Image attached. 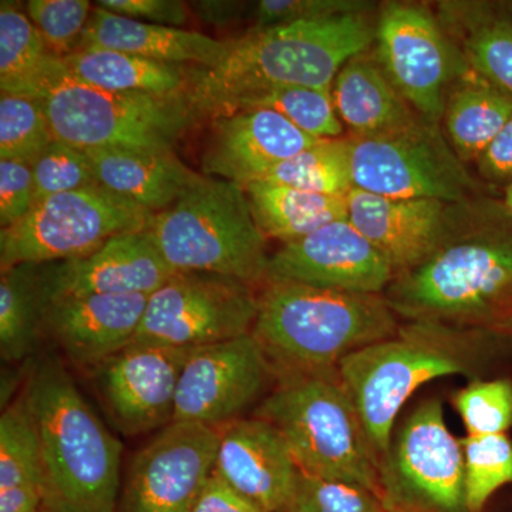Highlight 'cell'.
<instances>
[{"instance_id":"1","label":"cell","mask_w":512,"mask_h":512,"mask_svg":"<svg viewBox=\"0 0 512 512\" xmlns=\"http://www.w3.org/2000/svg\"><path fill=\"white\" fill-rule=\"evenodd\" d=\"M375 35L376 23L367 12L254 28L231 40L220 63L190 74L188 103L198 119H217L278 87L332 90L340 69L352 57L367 52Z\"/></svg>"},{"instance_id":"2","label":"cell","mask_w":512,"mask_h":512,"mask_svg":"<svg viewBox=\"0 0 512 512\" xmlns=\"http://www.w3.org/2000/svg\"><path fill=\"white\" fill-rule=\"evenodd\" d=\"M407 322L494 329L512 319V217L501 201L477 205L426 261L394 276L384 292Z\"/></svg>"},{"instance_id":"3","label":"cell","mask_w":512,"mask_h":512,"mask_svg":"<svg viewBox=\"0 0 512 512\" xmlns=\"http://www.w3.org/2000/svg\"><path fill=\"white\" fill-rule=\"evenodd\" d=\"M397 318L379 293L269 281L252 335L279 376L338 375L345 357L393 338Z\"/></svg>"},{"instance_id":"4","label":"cell","mask_w":512,"mask_h":512,"mask_svg":"<svg viewBox=\"0 0 512 512\" xmlns=\"http://www.w3.org/2000/svg\"><path fill=\"white\" fill-rule=\"evenodd\" d=\"M495 355L490 329L407 322L393 338L345 357L338 377L382 463L397 417L420 387L450 376L478 379L476 372Z\"/></svg>"},{"instance_id":"5","label":"cell","mask_w":512,"mask_h":512,"mask_svg":"<svg viewBox=\"0 0 512 512\" xmlns=\"http://www.w3.org/2000/svg\"><path fill=\"white\" fill-rule=\"evenodd\" d=\"M39 441L43 512H114L123 446L57 363L37 367L22 397Z\"/></svg>"},{"instance_id":"6","label":"cell","mask_w":512,"mask_h":512,"mask_svg":"<svg viewBox=\"0 0 512 512\" xmlns=\"http://www.w3.org/2000/svg\"><path fill=\"white\" fill-rule=\"evenodd\" d=\"M22 94L42 104L57 141L80 150L173 151L197 114L187 94L117 93L82 82L49 55Z\"/></svg>"},{"instance_id":"7","label":"cell","mask_w":512,"mask_h":512,"mask_svg":"<svg viewBox=\"0 0 512 512\" xmlns=\"http://www.w3.org/2000/svg\"><path fill=\"white\" fill-rule=\"evenodd\" d=\"M175 272H205L266 282L271 256L252 215L247 192L222 178H200L147 229Z\"/></svg>"},{"instance_id":"8","label":"cell","mask_w":512,"mask_h":512,"mask_svg":"<svg viewBox=\"0 0 512 512\" xmlns=\"http://www.w3.org/2000/svg\"><path fill=\"white\" fill-rule=\"evenodd\" d=\"M258 417L281 433L302 473L360 485L383 501L379 457L338 375L279 376Z\"/></svg>"},{"instance_id":"9","label":"cell","mask_w":512,"mask_h":512,"mask_svg":"<svg viewBox=\"0 0 512 512\" xmlns=\"http://www.w3.org/2000/svg\"><path fill=\"white\" fill-rule=\"evenodd\" d=\"M153 215L103 185L53 195L2 229V271L83 258L117 235L147 231Z\"/></svg>"},{"instance_id":"10","label":"cell","mask_w":512,"mask_h":512,"mask_svg":"<svg viewBox=\"0 0 512 512\" xmlns=\"http://www.w3.org/2000/svg\"><path fill=\"white\" fill-rule=\"evenodd\" d=\"M349 138L353 188L396 200L476 201L478 184L440 124L417 119L394 133Z\"/></svg>"},{"instance_id":"11","label":"cell","mask_w":512,"mask_h":512,"mask_svg":"<svg viewBox=\"0 0 512 512\" xmlns=\"http://www.w3.org/2000/svg\"><path fill=\"white\" fill-rule=\"evenodd\" d=\"M380 485L387 511L468 512L463 444L439 397L423 400L394 431Z\"/></svg>"},{"instance_id":"12","label":"cell","mask_w":512,"mask_h":512,"mask_svg":"<svg viewBox=\"0 0 512 512\" xmlns=\"http://www.w3.org/2000/svg\"><path fill=\"white\" fill-rule=\"evenodd\" d=\"M259 295L231 276L175 272L148 296L133 343L197 349L241 338L254 329Z\"/></svg>"},{"instance_id":"13","label":"cell","mask_w":512,"mask_h":512,"mask_svg":"<svg viewBox=\"0 0 512 512\" xmlns=\"http://www.w3.org/2000/svg\"><path fill=\"white\" fill-rule=\"evenodd\" d=\"M376 59L421 119L440 124L448 90L470 69L424 6L389 2L376 20Z\"/></svg>"},{"instance_id":"14","label":"cell","mask_w":512,"mask_h":512,"mask_svg":"<svg viewBox=\"0 0 512 512\" xmlns=\"http://www.w3.org/2000/svg\"><path fill=\"white\" fill-rule=\"evenodd\" d=\"M218 429L173 423L133 457L114 512H192L214 471Z\"/></svg>"},{"instance_id":"15","label":"cell","mask_w":512,"mask_h":512,"mask_svg":"<svg viewBox=\"0 0 512 512\" xmlns=\"http://www.w3.org/2000/svg\"><path fill=\"white\" fill-rule=\"evenodd\" d=\"M272 375L252 333L194 349L178 383L173 421L218 429L255 403Z\"/></svg>"},{"instance_id":"16","label":"cell","mask_w":512,"mask_h":512,"mask_svg":"<svg viewBox=\"0 0 512 512\" xmlns=\"http://www.w3.org/2000/svg\"><path fill=\"white\" fill-rule=\"evenodd\" d=\"M394 276L390 262L345 218L282 245L269 259L266 282L384 295Z\"/></svg>"},{"instance_id":"17","label":"cell","mask_w":512,"mask_h":512,"mask_svg":"<svg viewBox=\"0 0 512 512\" xmlns=\"http://www.w3.org/2000/svg\"><path fill=\"white\" fill-rule=\"evenodd\" d=\"M349 221L390 262L394 272L426 261L468 221L477 204L396 200L353 188L346 197Z\"/></svg>"},{"instance_id":"18","label":"cell","mask_w":512,"mask_h":512,"mask_svg":"<svg viewBox=\"0 0 512 512\" xmlns=\"http://www.w3.org/2000/svg\"><path fill=\"white\" fill-rule=\"evenodd\" d=\"M192 350L131 343L97 366L101 397L124 434L173 423L178 383Z\"/></svg>"},{"instance_id":"19","label":"cell","mask_w":512,"mask_h":512,"mask_svg":"<svg viewBox=\"0 0 512 512\" xmlns=\"http://www.w3.org/2000/svg\"><path fill=\"white\" fill-rule=\"evenodd\" d=\"M47 265L37 269L45 303L70 296H150L175 274L147 231L117 235L93 254Z\"/></svg>"},{"instance_id":"20","label":"cell","mask_w":512,"mask_h":512,"mask_svg":"<svg viewBox=\"0 0 512 512\" xmlns=\"http://www.w3.org/2000/svg\"><path fill=\"white\" fill-rule=\"evenodd\" d=\"M212 120L202 173L242 188L320 141L269 109L239 110Z\"/></svg>"},{"instance_id":"21","label":"cell","mask_w":512,"mask_h":512,"mask_svg":"<svg viewBox=\"0 0 512 512\" xmlns=\"http://www.w3.org/2000/svg\"><path fill=\"white\" fill-rule=\"evenodd\" d=\"M212 473L259 510L282 512L291 501L299 470L288 444L269 421L237 419L218 427Z\"/></svg>"},{"instance_id":"22","label":"cell","mask_w":512,"mask_h":512,"mask_svg":"<svg viewBox=\"0 0 512 512\" xmlns=\"http://www.w3.org/2000/svg\"><path fill=\"white\" fill-rule=\"evenodd\" d=\"M147 295L70 296L45 303L43 322L74 363L99 366L136 338Z\"/></svg>"},{"instance_id":"23","label":"cell","mask_w":512,"mask_h":512,"mask_svg":"<svg viewBox=\"0 0 512 512\" xmlns=\"http://www.w3.org/2000/svg\"><path fill=\"white\" fill-rule=\"evenodd\" d=\"M229 47L231 40H217L195 30L138 22L94 6L80 50H117L180 66L197 63L208 69L224 59Z\"/></svg>"},{"instance_id":"24","label":"cell","mask_w":512,"mask_h":512,"mask_svg":"<svg viewBox=\"0 0 512 512\" xmlns=\"http://www.w3.org/2000/svg\"><path fill=\"white\" fill-rule=\"evenodd\" d=\"M97 181L146 210L158 214L175 204L200 178L174 151H131L121 148L84 150Z\"/></svg>"},{"instance_id":"25","label":"cell","mask_w":512,"mask_h":512,"mask_svg":"<svg viewBox=\"0 0 512 512\" xmlns=\"http://www.w3.org/2000/svg\"><path fill=\"white\" fill-rule=\"evenodd\" d=\"M332 96L340 121L353 137L384 136L420 119L369 50L340 69Z\"/></svg>"},{"instance_id":"26","label":"cell","mask_w":512,"mask_h":512,"mask_svg":"<svg viewBox=\"0 0 512 512\" xmlns=\"http://www.w3.org/2000/svg\"><path fill=\"white\" fill-rule=\"evenodd\" d=\"M512 117V100L473 70L451 84L444 104L448 143L464 164L477 163Z\"/></svg>"},{"instance_id":"27","label":"cell","mask_w":512,"mask_h":512,"mask_svg":"<svg viewBox=\"0 0 512 512\" xmlns=\"http://www.w3.org/2000/svg\"><path fill=\"white\" fill-rule=\"evenodd\" d=\"M244 190L262 234L282 244L298 241L330 222L348 218L346 198L262 180L247 185Z\"/></svg>"},{"instance_id":"28","label":"cell","mask_w":512,"mask_h":512,"mask_svg":"<svg viewBox=\"0 0 512 512\" xmlns=\"http://www.w3.org/2000/svg\"><path fill=\"white\" fill-rule=\"evenodd\" d=\"M77 79L117 93L177 96L187 92L190 74L180 64L157 62L109 49H84L63 57Z\"/></svg>"},{"instance_id":"29","label":"cell","mask_w":512,"mask_h":512,"mask_svg":"<svg viewBox=\"0 0 512 512\" xmlns=\"http://www.w3.org/2000/svg\"><path fill=\"white\" fill-rule=\"evenodd\" d=\"M0 512H43L39 441L22 399L0 417Z\"/></svg>"},{"instance_id":"30","label":"cell","mask_w":512,"mask_h":512,"mask_svg":"<svg viewBox=\"0 0 512 512\" xmlns=\"http://www.w3.org/2000/svg\"><path fill=\"white\" fill-rule=\"evenodd\" d=\"M43 301L36 265L2 271L0 279V353L19 362L35 350L43 322Z\"/></svg>"},{"instance_id":"31","label":"cell","mask_w":512,"mask_h":512,"mask_svg":"<svg viewBox=\"0 0 512 512\" xmlns=\"http://www.w3.org/2000/svg\"><path fill=\"white\" fill-rule=\"evenodd\" d=\"M464 18L468 66L512 100V23L500 5H466Z\"/></svg>"},{"instance_id":"32","label":"cell","mask_w":512,"mask_h":512,"mask_svg":"<svg viewBox=\"0 0 512 512\" xmlns=\"http://www.w3.org/2000/svg\"><path fill=\"white\" fill-rule=\"evenodd\" d=\"M262 181L346 198L353 190L349 138L320 140L298 156L276 165Z\"/></svg>"},{"instance_id":"33","label":"cell","mask_w":512,"mask_h":512,"mask_svg":"<svg viewBox=\"0 0 512 512\" xmlns=\"http://www.w3.org/2000/svg\"><path fill=\"white\" fill-rule=\"evenodd\" d=\"M49 50L28 15L3 0L0 3V89L22 94Z\"/></svg>"},{"instance_id":"34","label":"cell","mask_w":512,"mask_h":512,"mask_svg":"<svg viewBox=\"0 0 512 512\" xmlns=\"http://www.w3.org/2000/svg\"><path fill=\"white\" fill-rule=\"evenodd\" d=\"M245 109L274 110L303 133L318 140L340 138L343 133V123L333 103L332 90L278 87L245 101L239 110Z\"/></svg>"},{"instance_id":"35","label":"cell","mask_w":512,"mask_h":512,"mask_svg":"<svg viewBox=\"0 0 512 512\" xmlns=\"http://www.w3.org/2000/svg\"><path fill=\"white\" fill-rule=\"evenodd\" d=\"M39 100L26 94L0 97V160L33 165L55 141Z\"/></svg>"},{"instance_id":"36","label":"cell","mask_w":512,"mask_h":512,"mask_svg":"<svg viewBox=\"0 0 512 512\" xmlns=\"http://www.w3.org/2000/svg\"><path fill=\"white\" fill-rule=\"evenodd\" d=\"M464 483L468 512H481L490 498L512 484V440L507 433L466 436Z\"/></svg>"},{"instance_id":"37","label":"cell","mask_w":512,"mask_h":512,"mask_svg":"<svg viewBox=\"0 0 512 512\" xmlns=\"http://www.w3.org/2000/svg\"><path fill=\"white\" fill-rule=\"evenodd\" d=\"M453 406L467 436L507 433L512 429V379L478 377L454 393Z\"/></svg>"},{"instance_id":"38","label":"cell","mask_w":512,"mask_h":512,"mask_svg":"<svg viewBox=\"0 0 512 512\" xmlns=\"http://www.w3.org/2000/svg\"><path fill=\"white\" fill-rule=\"evenodd\" d=\"M94 6L89 0H30L28 16L39 30L50 55L79 52Z\"/></svg>"},{"instance_id":"39","label":"cell","mask_w":512,"mask_h":512,"mask_svg":"<svg viewBox=\"0 0 512 512\" xmlns=\"http://www.w3.org/2000/svg\"><path fill=\"white\" fill-rule=\"evenodd\" d=\"M282 512H387L382 498L360 485L299 474L291 501Z\"/></svg>"},{"instance_id":"40","label":"cell","mask_w":512,"mask_h":512,"mask_svg":"<svg viewBox=\"0 0 512 512\" xmlns=\"http://www.w3.org/2000/svg\"><path fill=\"white\" fill-rule=\"evenodd\" d=\"M35 204L64 192L100 185L86 151L53 141L32 165Z\"/></svg>"},{"instance_id":"41","label":"cell","mask_w":512,"mask_h":512,"mask_svg":"<svg viewBox=\"0 0 512 512\" xmlns=\"http://www.w3.org/2000/svg\"><path fill=\"white\" fill-rule=\"evenodd\" d=\"M370 8L363 0H261L255 6V29L335 18Z\"/></svg>"},{"instance_id":"42","label":"cell","mask_w":512,"mask_h":512,"mask_svg":"<svg viewBox=\"0 0 512 512\" xmlns=\"http://www.w3.org/2000/svg\"><path fill=\"white\" fill-rule=\"evenodd\" d=\"M35 207L32 165L0 160V225L12 227Z\"/></svg>"},{"instance_id":"43","label":"cell","mask_w":512,"mask_h":512,"mask_svg":"<svg viewBox=\"0 0 512 512\" xmlns=\"http://www.w3.org/2000/svg\"><path fill=\"white\" fill-rule=\"evenodd\" d=\"M96 6L151 25L180 28L188 22L187 3L180 0H100Z\"/></svg>"},{"instance_id":"44","label":"cell","mask_w":512,"mask_h":512,"mask_svg":"<svg viewBox=\"0 0 512 512\" xmlns=\"http://www.w3.org/2000/svg\"><path fill=\"white\" fill-rule=\"evenodd\" d=\"M480 177L487 183L512 185V117L477 160Z\"/></svg>"},{"instance_id":"45","label":"cell","mask_w":512,"mask_h":512,"mask_svg":"<svg viewBox=\"0 0 512 512\" xmlns=\"http://www.w3.org/2000/svg\"><path fill=\"white\" fill-rule=\"evenodd\" d=\"M192 512H264L220 477L208 478Z\"/></svg>"},{"instance_id":"46","label":"cell","mask_w":512,"mask_h":512,"mask_svg":"<svg viewBox=\"0 0 512 512\" xmlns=\"http://www.w3.org/2000/svg\"><path fill=\"white\" fill-rule=\"evenodd\" d=\"M192 8L197 10L198 16L211 25L225 26L238 18L241 3L237 2H195Z\"/></svg>"},{"instance_id":"47","label":"cell","mask_w":512,"mask_h":512,"mask_svg":"<svg viewBox=\"0 0 512 512\" xmlns=\"http://www.w3.org/2000/svg\"><path fill=\"white\" fill-rule=\"evenodd\" d=\"M491 330H493L495 343H497L498 355L501 352L512 353V319Z\"/></svg>"},{"instance_id":"48","label":"cell","mask_w":512,"mask_h":512,"mask_svg":"<svg viewBox=\"0 0 512 512\" xmlns=\"http://www.w3.org/2000/svg\"><path fill=\"white\" fill-rule=\"evenodd\" d=\"M501 205H503L504 211L512 217V185L504 188V197L501 200Z\"/></svg>"},{"instance_id":"49","label":"cell","mask_w":512,"mask_h":512,"mask_svg":"<svg viewBox=\"0 0 512 512\" xmlns=\"http://www.w3.org/2000/svg\"><path fill=\"white\" fill-rule=\"evenodd\" d=\"M500 5V9L503 10L505 16H507L508 20L512 23V0L511 2H503L498 3Z\"/></svg>"},{"instance_id":"50","label":"cell","mask_w":512,"mask_h":512,"mask_svg":"<svg viewBox=\"0 0 512 512\" xmlns=\"http://www.w3.org/2000/svg\"><path fill=\"white\" fill-rule=\"evenodd\" d=\"M387 512H397V511H387Z\"/></svg>"}]
</instances>
